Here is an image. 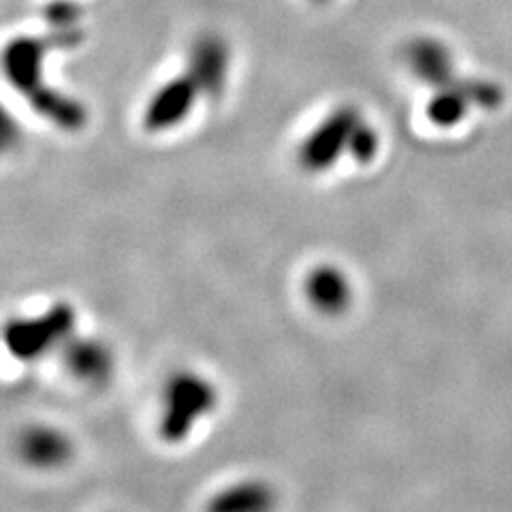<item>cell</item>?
I'll return each instance as SVG.
<instances>
[{"mask_svg":"<svg viewBox=\"0 0 512 512\" xmlns=\"http://www.w3.org/2000/svg\"><path fill=\"white\" fill-rule=\"evenodd\" d=\"M361 116L355 107H340L320 122L314 131L303 139L299 148V163L306 171L320 173L338 163V158L348 152V143L355 133Z\"/></svg>","mask_w":512,"mask_h":512,"instance_id":"1","label":"cell"},{"mask_svg":"<svg viewBox=\"0 0 512 512\" xmlns=\"http://www.w3.org/2000/svg\"><path fill=\"white\" fill-rule=\"evenodd\" d=\"M274 493L265 483H242L220 493L207 506V512H269Z\"/></svg>","mask_w":512,"mask_h":512,"instance_id":"9","label":"cell"},{"mask_svg":"<svg viewBox=\"0 0 512 512\" xmlns=\"http://www.w3.org/2000/svg\"><path fill=\"white\" fill-rule=\"evenodd\" d=\"M199 94L201 90L197 82L188 73L173 77L171 82L163 84L154 92L150 103L146 105L143 126L150 133H165L180 126L190 116V111L195 109Z\"/></svg>","mask_w":512,"mask_h":512,"instance_id":"3","label":"cell"},{"mask_svg":"<svg viewBox=\"0 0 512 512\" xmlns=\"http://www.w3.org/2000/svg\"><path fill=\"white\" fill-rule=\"evenodd\" d=\"M24 453L32 463L39 466H54L69 453V444L54 431H32L24 442Z\"/></svg>","mask_w":512,"mask_h":512,"instance_id":"11","label":"cell"},{"mask_svg":"<svg viewBox=\"0 0 512 512\" xmlns=\"http://www.w3.org/2000/svg\"><path fill=\"white\" fill-rule=\"evenodd\" d=\"M28 101L37 114L58 124L60 128H67V131H77L86 124V109L82 105L56 92L54 88H47L45 84L32 92Z\"/></svg>","mask_w":512,"mask_h":512,"instance_id":"8","label":"cell"},{"mask_svg":"<svg viewBox=\"0 0 512 512\" xmlns=\"http://www.w3.org/2000/svg\"><path fill=\"white\" fill-rule=\"evenodd\" d=\"M73 370L84 378H101L109 363L105 350L96 344H79L71 355Z\"/></svg>","mask_w":512,"mask_h":512,"instance_id":"12","label":"cell"},{"mask_svg":"<svg viewBox=\"0 0 512 512\" xmlns=\"http://www.w3.org/2000/svg\"><path fill=\"white\" fill-rule=\"evenodd\" d=\"M318 3H323V0H318Z\"/></svg>","mask_w":512,"mask_h":512,"instance_id":"16","label":"cell"},{"mask_svg":"<svg viewBox=\"0 0 512 512\" xmlns=\"http://www.w3.org/2000/svg\"><path fill=\"white\" fill-rule=\"evenodd\" d=\"M73 314L69 308H54L43 318L28 320V323H18L9 329V346L15 355L30 357L39 355L50 344H54L60 335L69 329Z\"/></svg>","mask_w":512,"mask_h":512,"instance_id":"6","label":"cell"},{"mask_svg":"<svg viewBox=\"0 0 512 512\" xmlns=\"http://www.w3.org/2000/svg\"><path fill=\"white\" fill-rule=\"evenodd\" d=\"M214 404V389L199 376H182L169 384L163 429L169 440H182L199 416Z\"/></svg>","mask_w":512,"mask_h":512,"instance_id":"2","label":"cell"},{"mask_svg":"<svg viewBox=\"0 0 512 512\" xmlns=\"http://www.w3.org/2000/svg\"><path fill=\"white\" fill-rule=\"evenodd\" d=\"M306 291L314 306L327 314L342 312L350 301V284L346 276L331 265H320L312 271Z\"/></svg>","mask_w":512,"mask_h":512,"instance_id":"7","label":"cell"},{"mask_svg":"<svg viewBox=\"0 0 512 512\" xmlns=\"http://www.w3.org/2000/svg\"><path fill=\"white\" fill-rule=\"evenodd\" d=\"M47 20L62 30H71L77 22V7L73 3H54L47 11Z\"/></svg>","mask_w":512,"mask_h":512,"instance_id":"15","label":"cell"},{"mask_svg":"<svg viewBox=\"0 0 512 512\" xmlns=\"http://www.w3.org/2000/svg\"><path fill=\"white\" fill-rule=\"evenodd\" d=\"M47 45L41 39H13L5 50V75L15 90L30 96L43 86V58Z\"/></svg>","mask_w":512,"mask_h":512,"instance_id":"5","label":"cell"},{"mask_svg":"<svg viewBox=\"0 0 512 512\" xmlns=\"http://www.w3.org/2000/svg\"><path fill=\"white\" fill-rule=\"evenodd\" d=\"M378 146H380V139H378V133L374 131V128L370 124H365L363 120L357 124L355 133H352L350 137V143H348V154L357 160V163L361 165H367L372 163V160L376 158L378 154Z\"/></svg>","mask_w":512,"mask_h":512,"instance_id":"13","label":"cell"},{"mask_svg":"<svg viewBox=\"0 0 512 512\" xmlns=\"http://www.w3.org/2000/svg\"><path fill=\"white\" fill-rule=\"evenodd\" d=\"M463 111V101L457 94L440 92L429 105V116L438 124H453Z\"/></svg>","mask_w":512,"mask_h":512,"instance_id":"14","label":"cell"},{"mask_svg":"<svg viewBox=\"0 0 512 512\" xmlns=\"http://www.w3.org/2000/svg\"><path fill=\"white\" fill-rule=\"evenodd\" d=\"M188 75L195 79L201 94L220 96L229 75V47L216 35H205L192 43Z\"/></svg>","mask_w":512,"mask_h":512,"instance_id":"4","label":"cell"},{"mask_svg":"<svg viewBox=\"0 0 512 512\" xmlns=\"http://www.w3.org/2000/svg\"><path fill=\"white\" fill-rule=\"evenodd\" d=\"M414 73L425 82H440L448 73V60L442 47L434 41H414L408 50Z\"/></svg>","mask_w":512,"mask_h":512,"instance_id":"10","label":"cell"}]
</instances>
